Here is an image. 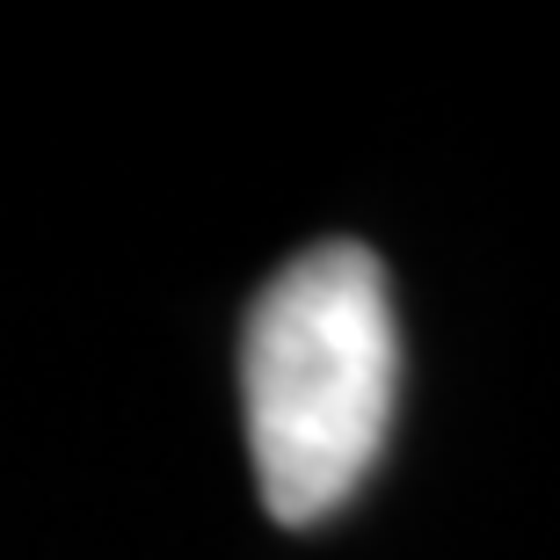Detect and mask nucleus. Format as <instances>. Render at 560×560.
<instances>
[{
    "label": "nucleus",
    "mask_w": 560,
    "mask_h": 560,
    "mask_svg": "<svg viewBox=\"0 0 560 560\" xmlns=\"http://www.w3.org/2000/svg\"><path fill=\"white\" fill-rule=\"evenodd\" d=\"M241 394L270 517H335L378 466L400 400V320L378 255L350 241L291 255L255 299Z\"/></svg>",
    "instance_id": "obj_1"
}]
</instances>
